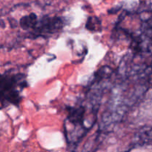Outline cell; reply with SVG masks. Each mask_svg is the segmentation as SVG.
I'll return each instance as SVG.
<instances>
[{"instance_id":"obj_1","label":"cell","mask_w":152,"mask_h":152,"mask_svg":"<svg viewBox=\"0 0 152 152\" xmlns=\"http://www.w3.org/2000/svg\"><path fill=\"white\" fill-rule=\"evenodd\" d=\"M26 86L24 77L0 74V102L2 105H18L20 102V91Z\"/></svg>"},{"instance_id":"obj_2","label":"cell","mask_w":152,"mask_h":152,"mask_svg":"<svg viewBox=\"0 0 152 152\" xmlns=\"http://www.w3.org/2000/svg\"><path fill=\"white\" fill-rule=\"evenodd\" d=\"M62 28V21L58 17H44L38 22L36 29L39 34H51Z\"/></svg>"},{"instance_id":"obj_3","label":"cell","mask_w":152,"mask_h":152,"mask_svg":"<svg viewBox=\"0 0 152 152\" xmlns=\"http://www.w3.org/2000/svg\"><path fill=\"white\" fill-rule=\"evenodd\" d=\"M37 23H38L37 16L34 13H31L28 16H23L19 22L21 28L24 30H28L31 28L34 29L35 27L37 26Z\"/></svg>"}]
</instances>
